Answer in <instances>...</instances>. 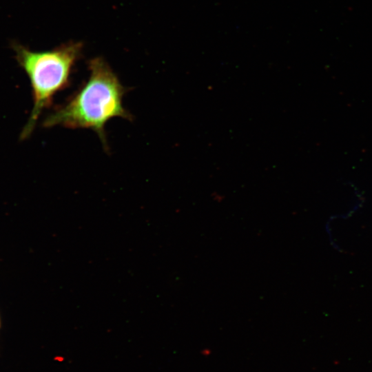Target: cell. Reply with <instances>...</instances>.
<instances>
[{
	"label": "cell",
	"instance_id": "6da1fadb",
	"mask_svg": "<svg viewBox=\"0 0 372 372\" xmlns=\"http://www.w3.org/2000/svg\"><path fill=\"white\" fill-rule=\"evenodd\" d=\"M87 66V80L43 120V126L90 129L107 149L106 123L115 117L132 118L123 104L127 90L103 58L90 59Z\"/></svg>",
	"mask_w": 372,
	"mask_h": 372
},
{
	"label": "cell",
	"instance_id": "7a4b0ae2",
	"mask_svg": "<svg viewBox=\"0 0 372 372\" xmlns=\"http://www.w3.org/2000/svg\"><path fill=\"white\" fill-rule=\"evenodd\" d=\"M12 48L32 88L33 107L20 136L24 140L31 135L41 114L52 105L54 96L70 85L73 69L82 57L83 44L68 41L52 50L32 51L14 42Z\"/></svg>",
	"mask_w": 372,
	"mask_h": 372
}]
</instances>
